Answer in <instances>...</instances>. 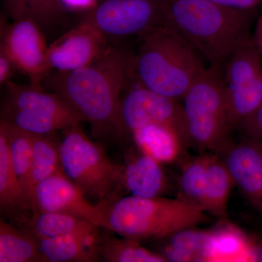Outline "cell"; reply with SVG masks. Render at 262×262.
Masks as SVG:
<instances>
[{"label": "cell", "mask_w": 262, "mask_h": 262, "mask_svg": "<svg viewBox=\"0 0 262 262\" xmlns=\"http://www.w3.org/2000/svg\"><path fill=\"white\" fill-rule=\"evenodd\" d=\"M130 54L111 48L91 64L48 75L46 84L89 122L96 136L117 135V115L130 77Z\"/></svg>", "instance_id": "1"}, {"label": "cell", "mask_w": 262, "mask_h": 262, "mask_svg": "<svg viewBox=\"0 0 262 262\" xmlns=\"http://www.w3.org/2000/svg\"><path fill=\"white\" fill-rule=\"evenodd\" d=\"M164 23L199 52L208 67L223 70L251 34L256 10L226 8L209 0H163Z\"/></svg>", "instance_id": "2"}, {"label": "cell", "mask_w": 262, "mask_h": 262, "mask_svg": "<svg viewBox=\"0 0 262 262\" xmlns=\"http://www.w3.org/2000/svg\"><path fill=\"white\" fill-rule=\"evenodd\" d=\"M206 63L180 33L163 23L139 36L130 77L157 94L180 101L208 68Z\"/></svg>", "instance_id": "3"}, {"label": "cell", "mask_w": 262, "mask_h": 262, "mask_svg": "<svg viewBox=\"0 0 262 262\" xmlns=\"http://www.w3.org/2000/svg\"><path fill=\"white\" fill-rule=\"evenodd\" d=\"M206 213L180 198L124 196L108 205V230L138 241L163 239L203 223Z\"/></svg>", "instance_id": "4"}, {"label": "cell", "mask_w": 262, "mask_h": 262, "mask_svg": "<svg viewBox=\"0 0 262 262\" xmlns=\"http://www.w3.org/2000/svg\"><path fill=\"white\" fill-rule=\"evenodd\" d=\"M188 146L218 154L231 141V126L222 70L208 67L183 98Z\"/></svg>", "instance_id": "5"}, {"label": "cell", "mask_w": 262, "mask_h": 262, "mask_svg": "<svg viewBox=\"0 0 262 262\" xmlns=\"http://www.w3.org/2000/svg\"><path fill=\"white\" fill-rule=\"evenodd\" d=\"M64 131L59 142L61 168L88 198L97 204L108 200L122 184V168L110 161L103 146L84 134L80 125Z\"/></svg>", "instance_id": "6"}, {"label": "cell", "mask_w": 262, "mask_h": 262, "mask_svg": "<svg viewBox=\"0 0 262 262\" xmlns=\"http://www.w3.org/2000/svg\"><path fill=\"white\" fill-rule=\"evenodd\" d=\"M1 120L31 134L48 135L80 125L84 119L68 101L42 87L5 84Z\"/></svg>", "instance_id": "7"}, {"label": "cell", "mask_w": 262, "mask_h": 262, "mask_svg": "<svg viewBox=\"0 0 262 262\" xmlns=\"http://www.w3.org/2000/svg\"><path fill=\"white\" fill-rule=\"evenodd\" d=\"M222 77L231 126L241 125L262 103V57L253 39L229 58Z\"/></svg>", "instance_id": "8"}, {"label": "cell", "mask_w": 262, "mask_h": 262, "mask_svg": "<svg viewBox=\"0 0 262 262\" xmlns=\"http://www.w3.org/2000/svg\"><path fill=\"white\" fill-rule=\"evenodd\" d=\"M152 123L173 127L188 146L182 105L179 101L157 94L129 77L119 106L117 135L131 136L134 131Z\"/></svg>", "instance_id": "9"}, {"label": "cell", "mask_w": 262, "mask_h": 262, "mask_svg": "<svg viewBox=\"0 0 262 262\" xmlns=\"http://www.w3.org/2000/svg\"><path fill=\"white\" fill-rule=\"evenodd\" d=\"M80 22L106 38L139 37L164 23L163 0H100Z\"/></svg>", "instance_id": "10"}, {"label": "cell", "mask_w": 262, "mask_h": 262, "mask_svg": "<svg viewBox=\"0 0 262 262\" xmlns=\"http://www.w3.org/2000/svg\"><path fill=\"white\" fill-rule=\"evenodd\" d=\"M108 205L91 203L61 169L38 184L33 192L29 209L32 212H55L75 215L108 230Z\"/></svg>", "instance_id": "11"}, {"label": "cell", "mask_w": 262, "mask_h": 262, "mask_svg": "<svg viewBox=\"0 0 262 262\" xmlns=\"http://www.w3.org/2000/svg\"><path fill=\"white\" fill-rule=\"evenodd\" d=\"M3 25L0 51L13 61L17 70L28 76L31 84L42 87L43 80L51 72L44 31L29 19L13 20Z\"/></svg>", "instance_id": "12"}, {"label": "cell", "mask_w": 262, "mask_h": 262, "mask_svg": "<svg viewBox=\"0 0 262 262\" xmlns=\"http://www.w3.org/2000/svg\"><path fill=\"white\" fill-rule=\"evenodd\" d=\"M111 48L108 38L80 22L48 47V66L51 71L57 72L78 70L96 61Z\"/></svg>", "instance_id": "13"}, {"label": "cell", "mask_w": 262, "mask_h": 262, "mask_svg": "<svg viewBox=\"0 0 262 262\" xmlns=\"http://www.w3.org/2000/svg\"><path fill=\"white\" fill-rule=\"evenodd\" d=\"M234 184L262 213V142L248 136L237 144L229 141L218 153Z\"/></svg>", "instance_id": "14"}, {"label": "cell", "mask_w": 262, "mask_h": 262, "mask_svg": "<svg viewBox=\"0 0 262 262\" xmlns=\"http://www.w3.org/2000/svg\"><path fill=\"white\" fill-rule=\"evenodd\" d=\"M138 149V148H137ZM162 163L138 149L122 168V184L130 195L139 198L163 196L168 182Z\"/></svg>", "instance_id": "15"}, {"label": "cell", "mask_w": 262, "mask_h": 262, "mask_svg": "<svg viewBox=\"0 0 262 262\" xmlns=\"http://www.w3.org/2000/svg\"><path fill=\"white\" fill-rule=\"evenodd\" d=\"M32 216L18 215L16 220L21 224L26 233L39 237H56L76 235L85 238L98 239L97 226L89 221L75 215L55 212H32Z\"/></svg>", "instance_id": "16"}, {"label": "cell", "mask_w": 262, "mask_h": 262, "mask_svg": "<svg viewBox=\"0 0 262 262\" xmlns=\"http://www.w3.org/2000/svg\"><path fill=\"white\" fill-rule=\"evenodd\" d=\"M31 134L33 145L32 165L20 192V211L29 209L33 192L38 184L62 169L59 143L51 139L50 134Z\"/></svg>", "instance_id": "17"}, {"label": "cell", "mask_w": 262, "mask_h": 262, "mask_svg": "<svg viewBox=\"0 0 262 262\" xmlns=\"http://www.w3.org/2000/svg\"><path fill=\"white\" fill-rule=\"evenodd\" d=\"M29 235L35 241L42 253L43 262H94L101 259L98 250L99 238L76 235L56 237Z\"/></svg>", "instance_id": "18"}, {"label": "cell", "mask_w": 262, "mask_h": 262, "mask_svg": "<svg viewBox=\"0 0 262 262\" xmlns=\"http://www.w3.org/2000/svg\"><path fill=\"white\" fill-rule=\"evenodd\" d=\"M164 239L167 243L159 253L167 261H213V229L198 230L193 227Z\"/></svg>", "instance_id": "19"}, {"label": "cell", "mask_w": 262, "mask_h": 262, "mask_svg": "<svg viewBox=\"0 0 262 262\" xmlns=\"http://www.w3.org/2000/svg\"><path fill=\"white\" fill-rule=\"evenodd\" d=\"M131 136L138 149L162 164L178 160L187 146L175 129L163 124H149L134 131Z\"/></svg>", "instance_id": "20"}, {"label": "cell", "mask_w": 262, "mask_h": 262, "mask_svg": "<svg viewBox=\"0 0 262 262\" xmlns=\"http://www.w3.org/2000/svg\"><path fill=\"white\" fill-rule=\"evenodd\" d=\"M2 8L3 16L34 20L44 32L63 23L68 13L60 0H2Z\"/></svg>", "instance_id": "21"}, {"label": "cell", "mask_w": 262, "mask_h": 262, "mask_svg": "<svg viewBox=\"0 0 262 262\" xmlns=\"http://www.w3.org/2000/svg\"><path fill=\"white\" fill-rule=\"evenodd\" d=\"M234 186L233 179L220 155H209L203 210L225 220L229 194Z\"/></svg>", "instance_id": "22"}, {"label": "cell", "mask_w": 262, "mask_h": 262, "mask_svg": "<svg viewBox=\"0 0 262 262\" xmlns=\"http://www.w3.org/2000/svg\"><path fill=\"white\" fill-rule=\"evenodd\" d=\"M98 250L101 260L106 262H166L160 253L141 246L129 237L100 235Z\"/></svg>", "instance_id": "23"}, {"label": "cell", "mask_w": 262, "mask_h": 262, "mask_svg": "<svg viewBox=\"0 0 262 262\" xmlns=\"http://www.w3.org/2000/svg\"><path fill=\"white\" fill-rule=\"evenodd\" d=\"M0 262H43L35 241L3 219L0 220Z\"/></svg>", "instance_id": "24"}, {"label": "cell", "mask_w": 262, "mask_h": 262, "mask_svg": "<svg viewBox=\"0 0 262 262\" xmlns=\"http://www.w3.org/2000/svg\"><path fill=\"white\" fill-rule=\"evenodd\" d=\"M20 191L4 131L0 129V207L2 212L20 211Z\"/></svg>", "instance_id": "25"}, {"label": "cell", "mask_w": 262, "mask_h": 262, "mask_svg": "<svg viewBox=\"0 0 262 262\" xmlns=\"http://www.w3.org/2000/svg\"><path fill=\"white\" fill-rule=\"evenodd\" d=\"M0 129L4 131L6 136L10 157L18 176L20 191L21 192L32 165V134L3 120H0Z\"/></svg>", "instance_id": "26"}, {"label": "cell", "mask_w": 262, "mask_h": 262, "mask_svg": "<svg viewBox=\"0 0 262 262\" xmlns=\"http://www.w3.org/2000/svg\"><path fill=\"white\" fill-rule=\"evenodd\" d=\"M213 261H244L248 234L226 222L213 229Z\"/></svg>", "instance_id": "27"}, {"label": "cell", "mask_w": 262, "mask_h": 262, "mask_svg": "<svg viewBox=\"0 0 262 262\" xmlns=\"http://www.w3.org/2000/svg\"><path fill=\"white\" fill-rule=\"evenodd\" d=\"M208 156L202 155L187 162L179 177V198L201 208L204 201Z\"/></svg>", "instance_id": "28"}, {"label": "cell", "mask_w": 262, "mask_h": 262, "mask_svg": "<svg viewBox=\"0 0 262 262\" xmlns=\"http://www.w3.org/2000/svg\"><path fill=\"white\" fill-rule=\"evenodd\" d=\"M246 135L262 142V103L257 110L239 125Z\"/></svg>", "instance_id": "29"}, {"label": "cell", "mask_w": 262, "mask_h": 262, "mask_svg": "<svg viewBox=\"0 0 262 262\" xmlns=\"http://www.w3.org/2000/svg\"><path fill=\"white\" fill-rule=\"evenodd\" d=\"M244 261H262V237L248 234Z\"/></svg>", "instance_id": "30"}, {"label": "cell", "mask_w": 262, "mask_h": 262, "mask_svg": "<svg viewBox=\"0 0 262 262\" xmlns=\"http://www.w3.org/2000/svg\"><path fill=\"white\" fill-rule=\"evenodd\" d=\"M67 13H86L94 9L98 0H60Z\"/></svg>", "instance_id": "31"}, {"label": "cell", "mask_w": 262, "mask_h": 262, "mask_svg": "<svg viewBox=\"0 0 262 262\" xmlns=\"http://www.w3.org/2000/svg\"><path fill=\"white\" fill-rule=\"evenodd\" d=\"M215 4L231 9L239 10H256L262 4V0H209Z\"/></svg>", "instance_id": "32"}, {"label": "cell", "mask_w": 262, "mask_h": 262, "mask_svg": "<svg viewBox=\"0 0 262 262\" xmlns=\"http://www.w3.org/2000/svg\"><path fill=\"white\" fill-rule=\"evenodd\" d=\"M17 70L13 61L3 51H0V84L5 85L10 81Z\"/></svg>", "instance_id": "33"}, {"label": "cell", "mask_w": 262, "mask_h": 262, "mask_svg": "<svg viewBox=\"0 0 262 262\" xmlns=\"http://www.w3.org/2000/svg\"><path fill=\"white\" fill-rule=\"evenodd\" d=\"M252 39L255 46L262 57V15L258 19Z\"/></svg>", "instance_id": "34"}]
</instances>
